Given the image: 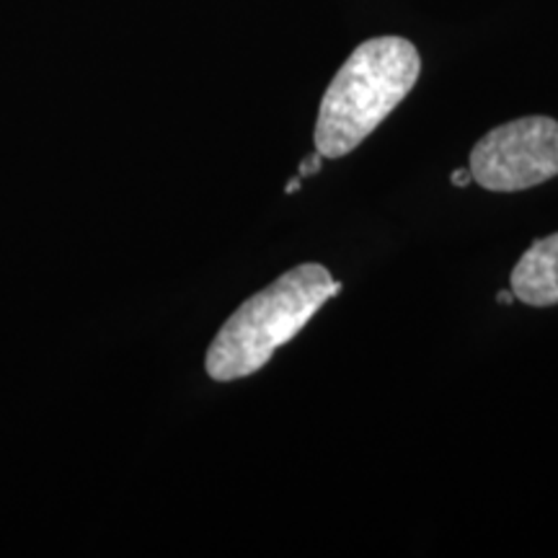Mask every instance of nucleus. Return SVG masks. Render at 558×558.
Here are the masks:
<instances>
[{
    "mask_svg": "<svg viewBox=\"0 0 558 558\" xmlns=\"http://www.w3.org/2000/svg\"><path fill=\"white\" fill-rule=\"evenodd\" d=\"M422 73L418 50L403 37H375L349 54L320 99L313 143L324 158H344L411 94Z\"/></svg>",
    "mask_w": 558,
    "mask_h": 558,
    "instance_id": "obj_1",
    "label": "nucleus"
},
{
    "mask_svg": "<svg viewBox=\"0 0 558 558\" xmlns=\"http://www.w3.org/2000/svg\"><path fill=\"white\" fill-rule=\"evenodd\" d=\"M497 300H499V303H505V305H509V303H512V300H514V295H512V290H509V292H499V295H497Z\"/></svg>",
    "mask_w": 558,
    "mask_h": 558,
    "instance_id": "obj_8",
    "label": "nucleus"
},
{
    "mask_svg": "<svg viewBox=\"0 0 558 558\" xmlns=\"http://www.w3.org/2000/svg\"><path fill=\"white\" fill-rule=\"evenodd\" d=\"M339 292L341 284L324 264L308 262L284 271L222 324L207 349V375L233 383L259 373L277 349L295 339Z\"/></svg>",
    "mask_w": 558,
    "mask_h": 558,
    "instance_id": "obj_2",
    "label": "nucleus"
},
{
    "mask_svg": "<svg viewBox=\"0 0 558 558\" xmlns=\"http://www.w3.org/2000/svg\"><path fill=\"white\" fill-rule=\"evenodd\" d=\"M300 186H303V179H300V177H298V179H292V181H290V184H288V186H284V194H292V192H298V190H300Z\"/></svg>",
    "mask_w": 558,
    "mask_h": 558,
    "instance_id": "obj_7",
    "label": "nucleus"
},
{
    "mask_svg": "<svg viewBox=\"0 0 558 558\" xmlns=\"http://www.w3.org/2000/svg\"><path fill=\"white\" fill-rule=\"evenodd\" d=\"M509 290L530 308L558 305V233L538 239L520 256L509 277Z\"/></svg>",
    "mask_w": 558,
    "mask_h": 558,
    "instance_id": "obj_4",
    "label": "nucleus"
},
{
    "mask_svg": "<svg viewBox=\"0 0 558 558\" xmlns=\"http://www.w3.org/2000/svg\"><path fill=\"white\" fill-rule=\"evenodd\" d=\"M320 166H324V156H320V153L316 150V153H313V156H308V158L303 160V163H300V171H298V177H300V179L316 177V173L320 171Z\"/></svg>",
    "mask_w": 558,
    "mask_h": 558,
    "instance_id": "obj_5",
    "label": "nucleus"
},
{
    "mask_svg": "<svg viewBox=\"0 0 558 558\" xmlns=\"http://www.w3.org/2000/svg\"><path fill=\"white\" fill-rule=\"evenodd\" d=\"M471 177L488 192H525L558 177V122L522 117L499 124L473 145Z\"/></svg>",
    "mask_w": 558,
    "mask_h": 558,
    "instance_id": "obj_3",
    "label": "nucleus"
},
{
    "mask_svg": "<svg viewBox=\"0 0 558 558\" xmlns=\"http://www.w3.org/2000/svg\"><path fill=\"white\" fill-rule=\"evenodd\" d=\"M450 181H452V186H469V184H473V177H471V171L458 169V171H452Z\"/></svg>",
    "mask_w": 558,
    "mask_h": 558,
    "instance_id": "obj_6",
    "label": "nucleus"
}]
</instances>
